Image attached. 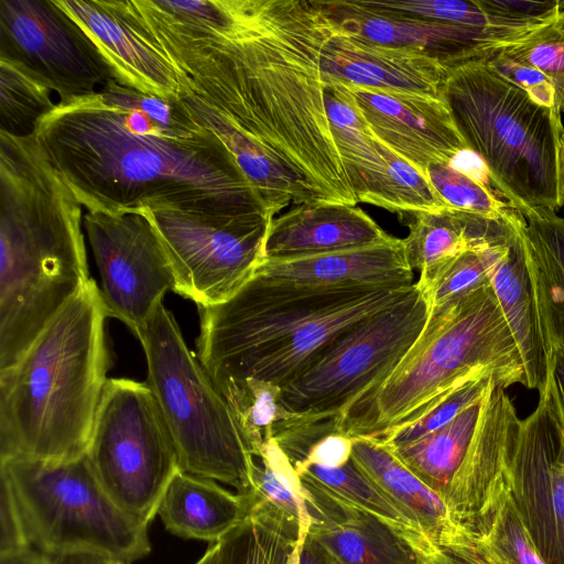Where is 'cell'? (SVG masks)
I'll return each mask as SVG.
<instances>
[{"instance_id":"7a4b0ae2","label":"cell","mask_w":564,"mask_h":564,"mask_svg":"<svg viewBox=\"0 0 564 564\" xmlns=\"http://www.w3.org/2000/svg\"><path fill=\"white\" fill-rule=\"evenodd\" d=\"M33 135L87 212L267 214L214 132L188 111L173 124L155 120L117 80L96 94L57 101Z\"/></svg>"},{"instance_id":"83f0119b","label":"cell","mask_w":564,"mask_h":564,"mask_svg":"<svg viewBox=\"0 0 564 564\" xmlns=\"http://www.w3.org/2000/svg\"><path fill=\"white\" fill-rule=\"evenodd\" d=\"M324 79V100L333 138L357 202L377 206L387 170V147L370 130L349 88Z\"/></svg>"},{"instance_id":"ac0fdd59","label":"cell","mask_w":564,"mask_h":564,"mask_svg":"<svg viewBox=\"0 0 564 564\" xmlns=\"http://www.w3.org/2000/svg\"><path fill=\"white\" fill-rule=\"evenodd\" d=\"M351 456L362 471L416 523L442 564H489L476 536L462 525L445 501L379 440H352Z\"/></svg>"},{"instance_id":"d590c367","label":"cell","mask_w":564,"mask_h":564,"mask_svg":"<svg viewBox=\"0 0 564 564\" xmlns=\"http://www.w3.org/2000/svg\"><path fill=\"white\" fill-rule=\"evenodd\" d=\"M498 53L545 74L554 86L557 109L564 113V14Z\"/></svg>"},{"instance_id":"bcb514c9","label":"cell","mask_w":564,"mask_h":564,"mask_svg":"<svg viewBox=\"0 0 564 564\" xmlns=\"http://www.w3.org/2000/svg\"><path fill=\"white\" fill-rule=\"evenodd\" d=\"M557 174H558V194L561 208L564 207V129L558 139V155H557Z\"/></svg>"},{"instance_id":"f6af8a7d","label":"cell","mask_w":564,"mask_h":564,"mask_svg":"<svg viewBox=\"0 0 564 564\" xmlns=\"http://www.w3.org/2000/svg\"><path fill=\"white\" fill-rule=\"evenodd\" d=\"M0 564H53L51 556L31 546L22 551L0 555Z\"/></svg>"},{"instance_id":"7402d4cb","label":"cell","mask_w":564,"mask_h":564,"mask_svg":"<svg viewBox=\"0 0 564 564\" xmlns=\"http://www.w3.org/2000/svg\"><path fill=\"white\" fill-rule=\"evenodd\" d=\"M299 479L306 532L338 564H419L409 544L389 525L319 485Z\"/></svg>"},{"instance_id":"3957f363","label":"cell","mask_w":564,"mask_h":564,"mask_svg":"<svg viewBox=\"0 0 564 564\" xmlns=\"http://www.w3.org/2000/svg\"><path fill=\"white\" fill-rule=\"evenodd\" d=\"M82 207L33 134L0 132V371L91 280Z\"/></svg>"},{"instance_id":"6da1fadb","label":"cell","mask_w":564,"mask_h":564,"mask_svg":"<svg viewBox=\"0 0 564 564\" xmlns=\"http://www.w3.org/2000/svg\"><path fill=\"white\" fill-rule=\"evenodd\" d=\"M130 18L173 66L178 101L231 152L273 218L290 204L357 205L324 100L335 23L314 0H223L210 20L151 0Z\"/></svg>"},{"instance_id":"7bdbcfd3","label":"cell","mask_w":564,"mask_h":564,"mask_svg":"<svg viewBox=\"0 0 564 564\" xmlns=\"http://www.w3.org/2000/svg\"><path fill=\"white\" fill-rule=\"evenodd\" d=\"M48 555L53 564H124L110 555L88 550L67 551Z\"/></svg>"},{"instance_id":"8992f818","label":"cell","mask_w":564,"mask_h":564,"mask_svg":"<svg viewBox=\"0 0 564 564\" xmlns=\"http://www.w3.org/2000/svg\"><path fill=\"white\" fill-rule=\"evenodd\" d=\"M485 372H492L506 389L527 384L518 345L490 284L430 311L399 366L336 417V430L351 440L382 438Z\"/></svg>"},{"instance_id":"2e32d148","label":"cell","mask_w":564,"mask_h":564,"mask_svg":"<svg viewBox=\"0 0 564 564\" xmlns=\"http://www.w3.org/2000/svg\"><path fill=\"white\" fill-rule=\"evenodd\" d=\"M314 2L343 31L376 44L426 54L448 69L467 63H484L543 28L429 22L378 12L360 0Z\"/></svg>"},{"instance_id":"30bf717a","label":"cell","mask_w":564,"mask_h":564,"mask_svg":"<svg viewBox=\"0 0 564 564\" xmlns=\"http://www.w3.org/2000/svg\"><path fill=\"white\" fill-rule=\"evenodd\" d=\"M86 457L113 502L149 527L171 479L181 469L147 382L108 379Z\"/></svg>"},{"instance_id":"4fadbf2b","label":"cell","mask_w":564,"mask_h":564,"mask_svg":"<svg viewBox=\"0 0 564 564\" xmlns=\"http://www.w3.org/2000/svg\"><path fill=\"white\" fill-rule=\"evenodd\" d=\"M0 58L40 78L58 101L118 82L95 43L54 0H0Z\"/></svg>"},{"instance_id":"ba28073f","label":"cell","mask_w":564,"mask_h":564,"mask_svg":"<svg viewBox=\"0 0 564 564\" xmlns=\"http://www.w3.org/2000/svg\"><path fill=\"white\" fill-rule=\"evenodd\" d=\"M180 469L253 496L254 458L225 398L162 304L137 335Z\"/></svg>"},{"instance_id":"4316f807","label":"cell","mask_w":564,"mask_h":564,"mask_svg":"<svg viewBox=\"0 0 564 564\" xmlns=\"http://www.w3.org/2000/svg\"><path fill=\"white\" fill-rule=\"evenodd\" d=\"M518 231L527 254L545 343H564V217L542 207H521ZM551 352V350H550Z\"/></svg>"},{"instance_id":"ee69618b","label":"cell","mask_w":564,"mask_h":564,"mask_svg":"<svg viewBox=\"0 0 564 564\" xmlns=\"http://www.w3.org/2000/svg\"><path fill=\"white\" fill-rule=\"evenodd\" d=\"M296 564H338L334 556L307 532L300 544Z\"/></svg>"},{"instance_id":"f35d334b","label":"cell","mask_w":564,"mask_h":564,"mask_svg":"<svg viewBox=\"0 0 564 564\" xmlns=\"http://www.w3.org/2000/svg\"><path fill=\"white\" fill-rule=\"evenodd\" d=\"M487 284L490 282L480 250L467 251L455 260L423 295L429 303V311H433L449 305Z\"/></svg>"},{"instance_id":"52a82bcc","label":"cell","mask_w":564,"mask_h":564,"mask_svg":"<svg viewBox=\"0 0 564 564\" xmlns=\"http://www.w3.org/2000/svg\"><path fill=\"white\" fill-rule=\"evenodd\" d=\"M444 101L469 150L494 186L514 207L557 212V109L542 107L484 63L448 70Z\"/></svg>"},{"instance_id":"d4e9b609","label":"cell","mask_w":564,"mask_h":564,"mask_svg":"<svg viewBox=\"0 0 564 564\" xmlns=\"http://www.w3.org/2000/svg\"><path fill=\"white\" fill-rule=\"evenodd\" d=\"M409 229L403 239L406 258L411 268L420 271L415 284L422 294H426L462 254L502 242L514 232V228L503 221L452 208L414 214Z\"/></svg>"},{"instance_id":"f546056e","label":"cell","mask_w":564,"mask_h":564,"mask_svg":"<svg viewBox=\"0 0 564 564\" xmlns=\"http://www.w3.org/2000/svg\"><path fill=\"white\" fill-rule=\"evenodd\" d=\"M486 395L464 409L440 430L411 444L397 448L386 445L410 471L444 501L473 441Z\"/></svg>"},{"instance_id":"e0dca14e","label":"cell","mask_w":564,"mask_h":564,"mask_svg":"<svg viewBox=\"0 0 564 564\" xmlns=\"http://www.w3.org/2000/svg\"><path fill=\"white\" fill-rule=\"evenodd\" d=\"M345 85L376 138L425 177L468 149L444 100Z\"/></svg>"},{"instance_id":"9c48e42d","label":"cell","mask_w":564,"mask_h":564,"mask_svg":"<svg viewBox=\"0 0 564 564\" xmlns=\"http://www.w3.org/2000/svg\"><path fill=\"white\" fill-rule=\"evenodd\" d=\"M30 544L46 554L88 550L130 564L151 552L148 525L97 480L86 455L66 462L0 459Z\"/></svg>"},{"instance_id":"836d02e7","label":"cell","mask_w":564,"mask_h":564,"mask_svg":"<svg viewBox=\"0 0 564 564\" xmlns=\"http://www.w3.org/2000/svg\"><path fill=\"white\" fill-rule=\"evenodd\" d=\"M253 458V496L296 519L306 531L308 519L300 494V479L276 441L271 440Z\"/></svg>"},{"instance_id":"ab89813d","label":"cell","mask_w":564,"mask_h":564,"mask_svg":"<svg viewBox=\"0 0 564 564\" xmlns=\"http://www.w3.org/2000/svg\"><path fill=\"white\" fill-rule=\"evenodd\" d=\"M484 64L523 90L535 104L557 109L554 86L541 70L510 59L500 53H496Z\"/></svg>"},{"instance_id":"cb8c5ba5","label":"cell","mask_w":564,"mask_h":564,"mask_svg":"<svg viewBox=\"0 0 564 564\" xmlns=\"http://www.w3.org/2000/svg\"><path fill=\"white\" fill-rule=\"evenodd\" d=\"M490 285L518 345L528 389L544 390L550 350L538 313L522 240L514 232L507 240L480 250Z\"/></svg>"},{"instance_id":"e575fe53","label":"cell","mask_w":564,"mask_h":564,"mask_svg":"<svg viewBox=\"0 0 564 564\" xmlns=\"http://www.w3.org/2000/svg\"><path fill=\"white\" fill-rule=\"evenodd\" d=\"M489 564H546L510 496L502 500L489 531L478 539Z\"/></svg>"},{"instance_id":"7dc6e473","label":"cell","mask_w":564,"mask_h":564,"mask_svg":"<svg viewBox=\"0 0 564 564\" xmlns=\"http://www.w3.org/2000/svg\"><path fill=\"white\" fill-rule=\"evenodd\" d=\"M219 546L218 543H210L205 554L195 564H218Z\"/></svg>"},{"instance_id":"8d00e7d4","label":"cell","mask_w":564,"mask_h":564,"mask_svg":"<svg viewBox=\"0 0 564 564\" xmlns=\"http://www.w3.org/2000/svg\"><path fill=\"white\" fill-rule=\"evenodd\" d=\"M495 382L497 383L492 372L476 376L454 389L414 423L377 440L381 441L390 448L411 444L440 430L457 416L464 409L482 399Z\"/></svg>"},{"instance_id":"ffe728a7","label":"cell","mask_w":564,"mask_h":564,"mask_svg":"<svg viewBox=\"0 0 564 564\" xmlns=\"http://www.w3.org/2000/svg\"><path fill=\"white\" fill-rule=\"evenodd\" d=\"M321 69L325 79L441 100L449 70L432 56L376 44L337 25L323 48Z\"/></svg>"},{"instance_id":"f1b7e54d","label":"cell","mask_w":564,"mask_h":564,"mask_svg":"<svg viewBox=\"0 0 564 564\" xmlns=\"http://www.w3.org/2000/svg\"><path fill=\"white\" fill-rule=\"evenodd\" d=\"M306 531L296 519L256 498L248 517L218 543V564H296Z\"/></svg>"},{"instance_id":"44dd1931","label":"cell","mask_w":564,"mask_h":564,"mask_svg":"<svg viewBox=\"0 0 564 564\" xmlns=\"http://www.w3.org/2000/svg\"><path fill=\"white\" fill-rule=\"evenodd\" d=\"M254 278L318 289H402L415 284L403 239L336 252L292 258L264 259Z\"/></svg>"},{"instance_id":"9a60e30c","label":"cell","mask_w":564,"mask_h":564,"mask_svg":"<svg viewBox=\"0 0 564 564\" xmlns=\"http://www.w3.org/2000/svg\"><path fill=\"white\" fill-rule=\"evenodd\" d=\"M509 492L546 564H564V438L543 398L520 420Z\"/></svg>"},{"instance_id":"d6986e66","label":"cell","mask_w":564,"mask_h":564,"mask_svg":"<svg viewBox=\"0 0 564 564\" xmlns=\"http://www.w3.org/2000/svg\"><path fill=\"white\" fill-rule=\"evenodd\" d=\"M89 36L118 82L147 95L175 99L176 73L137 28L121 0H54Z\"/></svg>"},{"instance_id":"484cf974","label":"cell","mask_w":564,"mask_h":564,"mask_svg":"<svg viewBox=\"0 0 564 564\" xmlns=\"http://www.w3.org/2000/svg\"><path fill=\"white\" fill-rule=\"evenodd\" d=\"M256 497L231 492L214 479L178 470L158 509L174 535L217 543L250 513Z\"/></svg>"},{"instance_id":"d6a6232c","label":"cell","mask_w":564,"mask_h":564,"mask_svg":"<svg viewBox=\"0 0 564 564\" xmlns=\"http://www.w3.org/2000/svg\"><path fill=\"white\" fill-rule=\"evenodd\" d=\"M427 180L452 209L503 221L512 228L524 221L523 215L496 187L469 177L448 164L431 165Z\"/></svg>"},{"instance_id":"5b68a950","label":"cell","mask_w":564,"mask_h":564,"mask_svg":"<svg viewBox=\"0 0 564 564\" xmlns=\"http://www.w3.org/2000/svg\"><path fill=\"white\" fill-rule=\"evenodd\" d=\"M414 289H318L253 276L229 300L198 307L197 356L214 383L254 378L283 389L339 336Z\"/></svg>"},{"instance_id":"1f68e13d","label":"cell","mask_w":564,"mask_h":564,"mask_svg":"<svg viewBox=\"0 0 564 564\" xmlns=\"http://www.w3.org/2000/svg\"><path fill=\"white\" fill-rule=\"evenodd\" d=\"M52 93L29 70L0 58V132L14 137L34 134L39 121L56 105Z\"/></svg>"},{"instance_id":"603a6c76","label":"cell","mask_w":564,"mask_h":564,"mask_svg":"<svg viewBox=\"0 0 564 564\" xmlns=\"http://www.w3.org/2000/svg\"><path fill=\"white\" fill-rule=\"evenodd\" d=\"M391 238L361 208L301 204L271 219L264 259L316 256L379 243Z\"/></svg>"},{"instance_id":"60d3db41","label":"cell","mask_w":564,"mask_h":564,"mask_svg":"<svg viewBox=\"0 0 564 564\" xmlns=\"http://www.w3.org/2000/svg\"><path fill=\"white\" fill-rule=\"evenodd\" d=\"M0 555L31 547L12 489L0 475Z\"/></svg>"},{"instance_id":"74e56055","label":"cell","mask_w":564,"mask_h":564,"mask_svg":"<svg viewBox=\"0 0 564 564\" xmlns=\"http://www.w3.org/2000/svg\"><path fill=\"white\" fill-rule=\"evenodd\" d=\"M378 12L411 19L471 26L495 25L475 2L460 0H360Z\"/></svg>"},{"instance_id":"8fae6325","label":"cell","mask_w":564,"mask_h":564,"mask_svg":"<svg viewBox=\"0 0 564 564\" xmlns=\"http://www.w3.org/2000/svg\"><path fill=\"white\" fill-rule=\"evenodd\" d=\"M427 317L429 303L415 284L406 299L339 336L281 389L282 406L301 419L337 417L399 366Z\"/></svg>"},{"instance_id":"5bb4252c","label":"cell","mask_w":564,"mask_h":564,"mask_svg":"<svg viewBox=\"0 0 564 564\" xmlns=\"http://www.w3.org/2000/svg\"><path fill=\"white\" fill-rule=\"evenodd\" d=\"M83 227L98 267L107 312L137 336L175 284L154 228L143 212H87Z\"/></svg>"},{"instance_id":"4dcf8cb0","label":"cell","mask_w":564,"mask_h":564,"mask_svg":"<svg viewBox=\"0 0 564 564\" xmlns=\"http://www.w3.org/2000/svg\"><path fill=\"white\" fill-rule=\"evenodd\" d=\"M228 403L236 423L257 456L294 414L281 404V388L254 378L214 383Z\"/></svg>"},{"instance_id":"b9f144b4","label":"cell","mask_w":564,"mask_h":564,"mask_svg":"<svg viewBox=\"0 0 564 564\" xmlns=\"http://www.w3.org/2000/svg\"><path fill=\"white\" fill-rule=\"evenodd\" d=\"M547 378L540 397L564 438V343L550 344Z\"/></svg>"},{"instance_id":"277c9868","label":"cell","mask_w":564,"mask_h":564,"mask_svg":"<svg viewBox=\"0 0 564 564\" xmlns=\"http://www.w3.org/2000/svg\"><path fill=\"white\" fill-rule=\"evenodd\" d=\"M109 317L94 280L0 371V459L86 455L109 378Z\"/></svg>"},{"instance_id":"7c38bea8","label":"cell","mask_w":564,"mask_h":564,"mask_svg":"<svg viewBox=\"0 0 564 564\" xmlns=\"http://www.w3.org/2000/svg\"><path fill=\"white\" fill-rule=\"evenodd\" d=\"M141 212L151 221L170 261L173 291L197 307L229 300L253 278L265 258L272 218L264 213Z\"/></svg>"}]
</instances>
